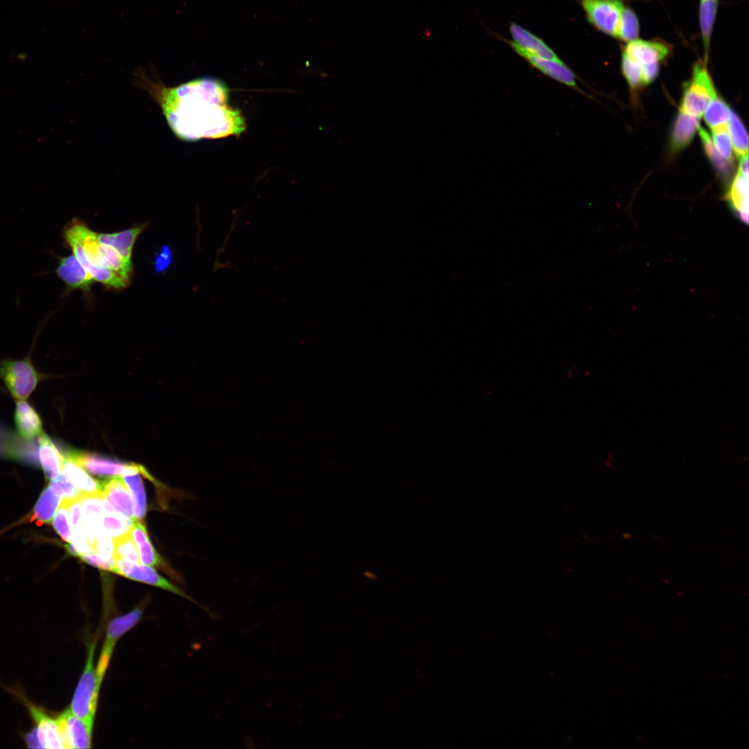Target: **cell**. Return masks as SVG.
<instances>
[{
	"label": "cell",
	"mask_w": 749,
	"mask_h": 749,
	"mask_svg": "<svg viewBox=\"0 0 749 749\" xmlns=\"http://www.w3.org/2000/svg\"><path fill=\"white\" fill-rule=\"evenodd\" d=\"M146 225L143 224L114 233H98V239L101 244L114 247L125 264L132 267L131 257L133 247Z\"/></svg>",
	"instance_id": "2e32d148"
},
{
	"label": "cell",
	"mask_w": 749,
	"mask_h": 749,
	"mask_svg": "<svg viewBox=\"0 0 749 749\" xmlns=\"http://www.w3.org/2000/svg\"><path fill=\"white\" fill-rule=\"evenodd\" d=\"M705 110L704 119L710 128H714L728 123L731 110L720 98L714 97Z\"/></svg>",
	"instance_id": "f546056e"
},
{
	"label": "cell",
	"mask_w": 749,
	"mask_h": 749,
	"mask_svg": "<svg viewBox=\"0 0 749 749\" xmlns=\"http://www.w3.org/2000/svg\"><path fill=\"white\" fill-rule=\"evenodd\" d=\"M713 144L719 154L728 162L732 159V141L729 132L728 124H723L712 128Z\"/></svg>",
	"instance_id": "1f68e13d"
},
{
	"label": "cell",
	"mask_w": 749,
	"mask_h": 749,
	"mask_svg": "<svg viewBox=\"0 0 749 749\" xmlns=\"http://www.w3.org/2000/svg\"><path fill=\"white\" fill-rule=\"evenodd\" d=\"M729 121L728 128L732 144L737 155L741 157L748 154V134L742 121L734 112L731 111Z\"/></svg>",
	"instance_id": "83f0119b"
},
{
	"label": "cell",
	"mask_w": 749,
	"mask_h": 749,
	"mask_svg": "<svg viewBox=\"0 0 749 749\" xmlns=\"http://www.w3.org/2000/svg\"><path fill=\"white\" fill-rule=\"evenodd\" d=\"M62 235L66 247L71 250L94 281L115 290L128 286L129 283L119 275L101 266L98 233L91 230L84 222L73 218L64 227Z\"/></svg>",
	"instance_id": "7a4b0ae2"
},
{
	"label": "cell",
	"mask_w": 749,
	"mask_h": 749,
	"mask_svg": "<svg viewBox=\"0 0 749 749\" xmlns=\"http://www.w3.org/2000/svg\"><path fill=\"white\" fill-rule=\"evenodd\" d=\"M726 199L738 218L747 223L748 221V176L738 172L726 194Z\"/></svg>",
	"instance_id": "7402d4cb"
},
{
	"label": "cell",
	"mask_w": 749,
	"mask_h": 749,
	"mask_svg": "<svg viewBox=\"0 0 749 749\" xmlns=\"http://www.w3.org/2000/svg\"><path fill=\"white\" fill-rule=\"evenodd\" d=\"M671 46L661 39L637 38L626 43L622 52L636 62L644 65L660 63L671 53Z\"/></svg>",
	"instance_id": "8fae6325"
},
{
	"label": "cell",
	"mask_w": 749,
	"mask_h": 749,
	"mask_svg": "<svg viewBox=\"0 0 749 749\" xmlns=\"http://www.w3.org/2000/svg\"><path fill=\"white\" fill-rule=\"evenodd\" d=\"M510 33L515 43L524 51L535 56L555 60H561L558 55L542 39L522 26L512 23Z\"/></svg>",
	"instance_id": "ffe728a7"
},
{
	"label": "cell",
	"mask_w": 749,
	"mask_h": 749,
	"mask_svg": "<svg viewBox=\"0 0 749 749\" xmlns=\"http://www.w3.org/2000/svg\"><path fill=\"white\" fill-rule=\"evenodd\" d=\"M38 443L39 461L44 476L49 481L55 479L62 472L64 454L44 432L39 436Z\"/></svg>",
	"instance_id": "ac0fdd59"
},
{
	"label": "cell",
	"mask_w": 749,
	"mask_h": 749,
	"mask_svg": "<svg viewBox=\"0 0 749 749\" xmlns=\"http://www.w3.org/2000/svg\"><path fill=\"white\" fill-rule=\"evenodd\" d=\"M114 573L134 580L164 589L191 600V599L183 591L162 577L153 568L144 565H141L139 562H132L121 559H115Z\"/></svg>",
	"instance_id": "30bf717a"
},
{
	"label": "cell",
	"mask_w": 749,
	"mask_h": 749,
	"mask_svg": "<svg viewBox=\"0 0 749 749\" xmlns=\"http://www.w3.org/2000/svg\"><path fill=\"white\" fill-rule=\"evenodd\" d=\"M698 131L705 151L711 162L721 172L728 173L729 169L728 161L717 151L709 134L702 128H699Z\"/></svg>",
	"instance_id": "e575fe53"
},
{
	"label": "cell",
	"mask_w": 749,
	"mask_h": 749,
	"mask_svg": "<svg viewBox=\"0 0 749 749\" xmlns=\"http://www.w3.org/2000/svg\"><path fill=\"white\" fill-rule=\"evenodd\" d=\"M134 519L126 518L120 513H104L101 528L112 540H115L130 532Z\"/></svg>",
	"instance_id": "f1b7e54d"
},
{
	"label": "cell",
	"mask_w": 749,
	"mask_h": 749,
	"mask_svg": "<svg viewBox=\"0 0 749 749\" xmlns=\"http://www.w3.org/2000/svg\"><path fill=\"white\" fill-rule=\"evenodd\" d=\"M49 486L62 500L71 501L79 499L83 494L62 473L55 479L50 481Z\"/></svg>",
	"instance_id": "836d02e7"
},
{
	"label": "cell",
	"mask_w": 749,
	"mask_h": 749,
	"mask_svg": "<svg viewBox=\"0 0 749 749\" xmlns=\"http://www.w3.org/2000/svg\"><path fill=\"white\" fill-rule=\"evenodd\" d=\"M64 748H89L92 747L93 726L74 715L69 708L56 718Z\"/></svg>",
	"instance_id": "ba28073f"
},
{
	"label": "cell",
	"mask_w": 749,
	"mask_h": 749,
	"mask_svg": "<svg viewBox=\"0 0 749 749\" xmlns=\"http://www.w3.org/2000/svg\"><path fill=\"white\" fill-rule=\"evenodd\" d=\"M146 469L135 463H129L122 474L126 485L132 495L134 506V517L136 519H142L146 512V499L145 490L139 474H142Z\"/></svg>",
	"instance_id": "44dd1931"
},
{
	"label": "cell",
	"mask_w": 749,
	"mask_h": 749,
	"mask_svg": "<svg viewBox=\"0 0 749 749\" xmlns=\"http://www.w3.org/2000/svg\"><path fill=\"white\" fill-rule=\"evenodd\" d=\"M639 34V19L632 9L625 6L619 23L616 39L627 43L637 39Z\"/></svg>",
	"instance_id": "4316f807"
},
{
	"label": "cell",
	"mask_w": 749,
	"mask_h": 749,
	"mask_svg": "<svg viewBox=\"0 0 749 749\" xmlns=\"http://www.w3.org/2000/svg\"><path fill=\"white\" fill-rule=\"evenodd\" d=\"M33 718L44 748H64L57 721L40 707L23 698Z\"/></svg>",
	"instance_id": "5bb4252c"
},
{
	"label": "cell",
	"mask_w": 749,
	"mask_h": 749,
	"mask_svg": "<svg viewBox=\"0 0 749 749\" xmlns=\"http://www.w3.org/2000/svg\"><path fill=\"white\" fill-rule=\"evenodd\" d=\"M719 0H699L698 21L705 58L708 56Z\"/></svg>",
	"instance_id": "d4e9b609"
},
{
	"label": "cell",
	"mask_w": 749,
	"mask_h": 749,
	"mask_svg": "<svg viewBox=\"0 0 749 749\" xmlns=\"http://www.w3.org/2000/svg\"><path fill=\"white\" fill-rule=\"evenodd\" d=\"M137 547L141 563L151 567L162 565V558L155 549L150 539L138 544Z\"/></svg>",
	"instance_id": "74e56055"
},
{
	"label": "cell",
	"mask_w": 749,
	"mask_h": 749,
	"mask_svg": "<svg viewBox=\"0 0 749 749\" xmlns=\"http://www.w3.org/2000/svg\"><path fill=\"white\" fill-rule=\"evenodd\" d=\"M102 494L116 511L128 519H134V506L128 488L120 477H112L103 484Z\"/></svg>",
	"instance_id": "d6986e66"
},
{
	"label": "cell",
	"mask_w": 749,
	"mask_h": 749,
	"mask_svg": "<svg viewBox=\"0 0 749 749\" xmlns=\"http://www.w3.org/2000/svg\"><path fill=\"white\" fill-rule=\"evenodd\" d=\"M520 56L533 67L549 77L573 88H577L576 76L562 60H555L533 55L519 48L513 41L504 40Z\"/></svg>",
	"instance_id": "7c38bea8"
},
{
	"label": "cell",
	"mask_w": 749,
	"mask_h": 749,
	"mask_svg": "<svg viewBox=\"0 0 749 749\" xmlns=\"http://www.w3.org/2000/svg\"><path fill=\"white\" fill-rule=\"evenodd\" d=\"M57 258L58 264L55 273L66 285L64 295L76 289L88 291L94 280L76 257L71 254Z\"/></svg>",
	"instance_id": "4fadbf2b"
},
{
	"label": "cell",
	"mask_w": 749,
	"mask_h": 749,
	"mask_svg": "<svg viewBox=\"0 0 749 749\" xmlns=\"http://www.w3.org/2000/svg\"><path fill=\"white\" fill-rule=\"evenodd\" d=\"M660 71V63H652L643 65V83L648 84L653 81L657 76Z\"/></svg>",
	"instance_id": "b9f144b4"
},
{
	"label": "cell",
	"mask_w": 749,
	"mask_h": 749,
	"mask_svg": "<svg viewBox=\"0 0 749 749\" xmlns=\"http://www.w3.org/2000/svg\"><path fill=\"white\" fill-rule=\"evenodd\" d=\"M92 547L94 553L99 555L102 559H114V541L102 528L97 534Z\"/></svg>",
	"instance_id": "8d00e7d4"
},
{
	"label": "cell",
	"mask_w": 749,
	"mask_h": 749,
	"mask_svg": "<svg viewBox=\"0 0 749 749\" xmlns=\"http://www.w3.org/2000/svg\"><path fill=\"white\" fill-rule=\"evenodd\" d=\"M68 520V501L62 500L52 521V525L64 541L71 542V531Z\"/></svg>",
	"instance_id": "d590c367"
},
{
	"label": "cell",
	"mask_w": 749,
	"mask_h": 749,
	"mask_svg": "<svg viewBox=\"0 0 749 749\" xmlns=\"http://www.w3.org/2000/svg\"><path fill=\"white\" fill-rule=\"evenodd\" d=\"M78 558L87 564L100 569L114 572L115 568V559L105 560L98 557L95 553H83Z\"/></svg>",
	"instance_id": "ab89813d"
},
{
	"label": "cell",
	"mask_w": 749,
	"mask_h": 749,
	"mask_svg": "<svg viewBox=\"0 0 749 749\" xmlns=\"http://www.w3.org/2000/svg\"><path fill=\"white\" fill-rule=\"evenodd\" d=\"M67 552L71 556L78 557L79 553L71 542H68L64 544Z\"/></svg>",
	"instance_id": "f6af8a7d"
},
{
	"label": "cell",
	"mask_w": 749,
	"mask_h": 749,
	"mask_svg": "<svg viewBox=\"0 0 749 749\" xmlns=\"http://www.w3.org/2000/svg\"><path fill=\"white\" fill-rule=\"evenodd\" d=\"M588 21L599 31L616 38L625 7L623 0H579Z\"/></svg>",
	"instance_id": "8992f818"
},
{
	"label": "cell",
	"mask_w": 749,
	"mask_h": 749,
	"mask_svg": "<svg viewBox=\"0 0 749 749\" xmlns=\"http://www.w3.org/2000/svg\"><path fill=\"white\" fill-rule=\"evenodd\" d=\"M68 519L71 531L83 528L80 498L68 501Z\"/></svg>",
	"instance_id": "f35d334b"
},
{
	"label": "cell",
	"mask_w": 749,
	"mask_h": 749,
	"mask_svg": "<svg viewBox=\"0 0 749 749\" xmlns=\"http://www.w3.org/2000/svg\"><path fill=\"white\" fill-rule=\"evenodd\" d=\"M172 251L168 246H163L154 259L156 273L166 271L172 264Z\"/></svg>",
	"instance_id": "60d3db41"
},
{
	"label": "cell",
	"mask_w": 749,
	"mask_h": 749,
	"mask_svg": "<svg viewBox=\"0 0 749 749\" xmlns=\"http://www.w3.org/2000/svg\"><path fill=\"white\" fill-rule=\"evenodd\" d=\"M621 71L632 88H637L643 83V65L621 53Z\"/></svg>",
	"instance_id": "d6a6232c"
},
{
	"label": "cell",
	"mask_w": 749,
	"mask_h": 749,
	"mask_svg": "<svg viewBox=\"0 0 749 749\" xmlns=\"http://www.w3.org/2000/svg\"><path fill=\"white\" fill-rule=\"evenodd\" d=\"M64 456L86 470L88 472L103 477L122 475L129 463L82 451L69 449Z\"/></svg>",
	"instance_id": "9c48e42d"
},
{
	"label": "cell",
	"mask_w": 749,
	"mask_h": 749,
	"mask_svg": "<svg viewBox=\"0 0 749 749\" xmlns=\"http://www.w3.org/2000/svg\"><path fill=\"white\" fill-rule=\"evenodd\" d=\"M0 432H1V431H0ZM12 436V435H10V436H7V437H3V438H10V437H11ZM1 456H4V457H8V453H7V452H6V450H5L4 449H3V448H2L1 447H0V457H1Z\"/></svg>",
	"instance_id": "bcb514c9"
},
{
	"label": "cell",
	"mask_w": 749,
	"mask_h": 749,
	"mask_svg": "<svg viewBox=\"0 0 749 749\" xmlns=\"http://www.w3.org/2000/svg\"><path fill=\"white\" fill-rule=\"evenodd\" d=\"M139 85L160 105L173 132L180 139L197 141L238 135L246 129L241 112L229 106L228 88L222 81L198 78L167 87L137 73Z\"/></svg>",
	"instance_id": "6da1fadb"
},
{
	"label": "cell",
	"mask_w": 749,
	"mask_h": 749,
	"mask_svg": "<svg viewBox=\"0 0 749 749\" xmlns=\"http://www.w3.org/2000/svg\"><path fill=\"white\" fill-rule=\"evenodd\" d=\"M44 375L32 363L31 356L21 359H5L0 362V378L11 396L25 400L35 390Z\"/></svg>",
	"instance_id": "277c9868"
},
{
	"label": "cell",
	"mask_w": 749,
	"mask_h": 749,
	"mask_svg": "<svg viewBox=\"0 0 749 749\" xmlns=\"http://www.w3.org/2000/svg\"><path fill=\"white\" fill-rule=\"evenodd\" d=\"M114 541V559H121L132 562H140L137 545L130 532Z\"/></svg>",
	"instance_id": "4dcf8cb0"
},
{
	"label": "cell",
	"mask_w": 749,
	"mask_h": 749,
	"mask_svg": "<svg viewBox=\"0 0 749 749\" xmlns=\"http://www.w3.org/2000/svg\"><path fill=\"white\" fill-rule=\"evenodd\" d=\"M96 645V640L89 645L86 664L69 708L74 715L92 725L101 685L94 664Z\"/></svg>",
	"instance_id": "3957f363"
},
{
	"label": "cell",
	"mask_w": 749,
	"mask_h": 749,
	"mask_svg": "<svg viewBox=\"0 0 749 749\" xmlns=\"http://www.w3.org/2000/svg\"><path fill=\"white\" fill-rule=\"evenodd\" d=\"M82 507L83 524L90 544H93L101 528L104 514L102 492L82 494L80 497Z\"/></svg>",
	"instance_id": "9a60e30c"
},
{
	"label": "cell",
	"mask_w": 749,
	"mask_h": 749,
	"mask_svg": "<svg viewBox=\"0 0 749 749\" xmlns=\"http://www.w3.org/2000/svg\"><path fill=\"white\" fill-rule=\"evenodd\" d=\"M25 741L27 746L30 748H44L36 728L26 733Z\"/></svg>",
	"instance_id": "7bdbcfd3"
},
{
	"label": "cell",
	"mask_w": 749,
	"mask_h": 749,
	"mask_svg": "<svg viewBox=\"0 0 749 749\" xmlns=\"http://www.w3.org/2000/svg\"><path fill=\"white\" fill-rule=\"evenodd\" d=\"M698 117H691L682 112L677 116L671 131V144L674 150H679L687 146L699 129Z\"/></svg>",
	"instance_id": "603a6c76"
},
{
	"label": "cell",
	"mask_w": 749,
	"mask_h": 749,
	"mask_svg": "<svg viewBox=\"0 0 749 749\" xmlns=\"http://www.w3.org/2000/svg\"><path fill=\"white\" fill-rule=\"evenodd\" d=\"M142 614L143 609L137 606L125 614L113 618L108 623L105 638L96 666L101 683L103 680L117 642L139 621Z\"/></svg>",
	"instance_id": "52a82bcc"
},
{
	"label": "cell",
	"mask_w": 749,
	"mask_h": 749,
	"mask_svg": "<svg viewBox=\"0 0 749 749\" xmlns=\"http://www.w3.org/2000/svg\"><path fill=\"white\" fill-rule=\"evenodd\" d=\"M83 494L102 492L101 482L90 476L80 466L64 458L62 472Z\"/></svg>",
	"instance_id": "cb8c5ba5"
},
{
	"label": "cell",
	"mask_w": 749,
	"mask_h": 749,
	"mask_svg": "<svg viewBox=\"0 0 749 749\" xmlns=\"http://www.w3.org/2000/svg\"><path fill=\"white\" fill-rule=\"evenodd\" d=\"M62 499L48 486L42 492L33 509L32 519L40 523H49L58 510Z\"/></svg>",
	"instance_id": "484cf974"
},
{
	"label": "cell",
	"mask_w": 749,
	"mask_h": 749,
	"mask_svg": "<svg viewBox=\"0 0 749 749\" xmlns=\"http://www.w3.org/2000/svg\"><path fill=\"white\" fill-rule=\"evenodd\" d=\"M739 171L744 175L748 176V154L740 157Z\"/></svg>",
	"instance_id": "ee69618b"
},
{
	"label": "cell",
	"mask_w": 749,
	"mask_h": 749,
	"mask_svg": "<svg viewBox=\"0 0 749 749\" xmlns=\"http://www.w3.org/2000/svg\"><path fill=\"white\" fill-rule=\"evenodd\" d=\"M14 421L18 434L25 440H33L43 431V424L36 410L27 402L16 403Z\"/></svg>",
	"instance_id": "e0dca14e"
},
{
	"label": "cell",
	"mask_w": 749,
	"mask_h": 749,
	"mask_svg": "<svg viewBox=\"0 0 749 749\" xmlns=\"http://www.w3.org/2000/svg\"><path fill=\"white\" fill-rule=\"evenodd\" d=\"M716 96L705 62L695 63L691 79L685 85L680 111L700 117L709 102Z\"/></svg>",
	"instance_id": "5b68a950"
}]
</instances>
